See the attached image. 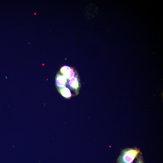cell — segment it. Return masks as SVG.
Wrapping results in <instances>:
<instances>
[{"instance_id":"6da1fadb","label":"cell","mask_w":163,"mask_h":163,"mask_svg":"<svg viewBox=\"0 0 163 163\" xmlns=\"http://www.w3.org/2000/svg\"><path fill=\"white\" fill-rule=\"evenodd\" d=\"M140 153L139 149L136 148H127L123 149L117 160V163H133L134 159Z\"/></svg>"},{"instance_id":"7a4b0ae2","label":"cell","mask_w":163,"mask_h":163,"mask_svg":"<svg viewBox=\"0 0 163 163\" xmlns=\"http://www.w3.org/2000/svg\"><path fill=\"white\" fill-rule=\"evenodd\" d=\"M67 84L69 88L74 91L76 95L79 94L81 84L78 75L77 73L73 78L69 80Z\"/></svg>"},{"instance_id":"3957f363","label":"cell","mask_w":163,"mask_h":163,"mask_svg":"<svg viewBox=\"0 0 163 163\" xmlns=\"http://www.w3.org/2000/svg\"><path fill=\"white\" fill-rule=\"evenodd\" d=\"M59 73L63 75L67 79L73 78L76 73L74 69L67 65H64L60 69Z\"/></svg>"},{"instance_id":"277c9868","label":"cell","mask_w":163,"mask_h":163,"mask_svg":"<svg viewBox=\"0 0 163 163\" xmlns=\"http://www.w3.org/2000/svg\"><path fill=\"white\" fill-rule=\"evenodd\" d=\"M55 82L57 88L66 87L67 83V79L60 73L56 74Z\"/></svg>"},{"instance_id":"5b68a950","label":"cell","mask_w":163,"mask_h":163,"mask_svg":"<svg viewBox=\"0 0 163 163\" xmlns=\"http://www.w3.org/2000/svg\"><path fill=\"white\" fill-rule=\"evenodd\" d=\"M60 94L65 98H70L72 96V94L69 88L66 87L57 88Z\"/></svg>"},{"instance_id":"8992f818","label":"cell","mask_w":163,"mask_h":163,"mask_svg":"<svg viewBox=\"0 0 163 163\" xmlns=\"http://www.w3.org/2000/svg\"><path fill=\"white\" fill-rule=\"evenodd\" d=\"M136 163H143L142 158L140 156L138 159Z\"/></svg>"}]
</instances>
